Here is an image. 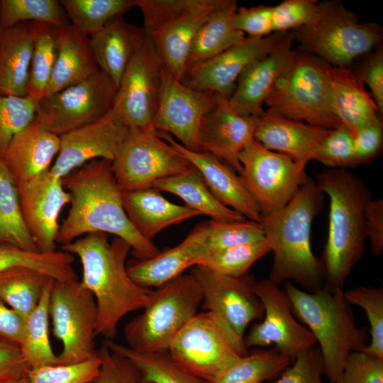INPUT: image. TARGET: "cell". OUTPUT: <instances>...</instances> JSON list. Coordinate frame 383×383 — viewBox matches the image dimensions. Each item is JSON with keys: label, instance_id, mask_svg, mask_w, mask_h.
<instances>
[{"label": "cell", "instance_id": "32", "mask_svg": "<svg viewBox=\"0 0 383 383\" xmlns=\"http://www.w3.org/2000/svg\"><path fill=\"white\" fill-rule=\"evenodd\" d=\"M32 51L29 22L0 29V94L28 96Z\"/></svg>", "mask_w": 383, "mask_h": 383}, {"label": "cell", "instance_id": "44", "mask_svg": "<svg viewBox=\"0 0 383 383\" xmlns=\"http://www.w3.org/2000/svg\"><path fill=\"white\" fill-rule=\"evenodd\" d=\"M270 252V245L265 238L211 253L199 265L222 274L238 277L248 273L252 265Z\"/></svg>", "mask_w": 383, "mask_h": 383}, {"label": "cell", "instance_id": "51", "mask_svg": "<svg viewBox=\"0 0 383 383\" xmlns=\"http://www.w3.org/2000/svg\"><path fill=\"white\" fill-rule=\"evenodd\" d=\"M98 352L100 370L88 383H141L138 371L127 358L110 350L104 342Z\"/></svg>", "mask_w": 383, "mask_h": 383}, {"label": "cell", "instance_id": "9", "mask_svg": "<svg viewBox=\"0 0 383 383\" xmlns=\"http://www.w3.org/2000/svg\"><path fill=\"white\" fill-rule=\"evenodd\" d=\"M167 352L182 368L208 382L248 354L224 322L209 311L197 313L177 335Z\"/></svg>", "mask_w": 383, "mask_h": 383}, {"label": "cell", "instance_id": "11", "mask_svg": "<svg viewBox=\"0 0 383 383\" xmlns=\"http://www.w3.org/2000/svg\"><path fill=\"white\" fill-rule=\"evenodd\" d=\"M238 159L243 168L240 176L262 216L283 208L309 178L306 164L269 150L255 140L239 153Z\"/></svg>", "mask_w": 383, "mask_h": 383}, {"label": "cell", "instance_id": "33", "mask_svg": "<svg viewBox=\"0 0 383 383\" xmlns=\"http://www.w3.org/2000/svg\"><path fill=\"white\" fill-rule=\"evenodd\" d=\"M153 187L172 193L181 198L185 206L199 215L222 222L240 221L245 217L236 211L221 204L209 190L200 172L192 167L174 176L157 180Z\"/></svg>", "mask_w": 383, "mask_h": 383}, {"label": "cell", "instance_id": "57", "mask_svg": "<svg viewBox=\"0 0 383 383\" xmlns=\"http://www.w3.org/2000/svg\"><path fill=\"white\" fill-rule=\"evenodd\" d=\"M364 63L359 75L371 91L381 113L383 112V50L380 45Z\"/></svg>", "mask_w": 383, "mask_h": 383}, {"label": "cell", "instance_id": "13", "mask_svg": "<svg viewBox=\"0 0 383 383\" xmlns=\"http://www.w3.org/2000/svg\"><path fill=\"white\" fill-rule=\"evenodd\" d=\"M117 87L99 70L86 80L36 101V117L60 136L90 123L113 109Z\"/></svg>", "mask_w": 383, "mask_h": 383}, {"label": "cell", "instance_id": "17", "mask_svg": "<svg viewBox=\"0 0 383 383\" xmlns=\"http://www.w3.org/2000/svg\"><path fill=\"white\" fill-rule=\"evenodd\" d=\"M217 94L190 88L164 68L159 102L152 128L172 134L189 150L201 152L200 131Z\"/></svg>", "mask_w": 383, "mask_h": 383}, {"label": "cell", "instance_id": "1", "mask_svg": "<svg viewBox=\"0 0 383 383\" xmlns=\"http://www.w3.org/2000/svg\"><path fill=\"white\" fill-rule=\"evenodd\" d=\"M62 181L70 196V208L60 226L57 244L62 245L87 234L103 232L126 240L138 260L148 259L160 252L130 221L111 161L91 160Z\"/></svg>", "mask_w": 383, "mask_h": 383}, {"label": "cell", "instance_id": "50", "mask_svg": "<svg viewBox=\"0 0 383 383\" xmlns=\"http://www.w3.org/2000/svg\"><path fill=\"white\" fill-rule=\"evenodd\" d=\"M319 2L316 0H284L272 6L273 32L287 33L311 22L316 16Z\"/></svg>", "mask_w": 383, "mask_h": 383}, {"label": "cell", "instance_id": "34", "mask_svg": "<svg viewBox=\"0 0 383 383\" xmlns=\"http://www.w3.org/2000/svg\"><path fill=\"white\" fill-rule=\"evenodd\" d=\"M237 9L236 1L224 0L210 15L196 35L185 72L240 43L245 38V35L235 28L232 23Z\"/></svg>", "mask_w": 383, "mask_h": 383}, {"label": "cell", "instance_id": "22", "mask_svg": "<svg viewBox=\"0 0 383 383\" xmlns=\"http://www.w3.org/2000/svg\"><path fill=\"white\" fill-rule=\"evenodd\" d=\"M256 123L257 117L238 114L228 99L217 95L214 106L201 124V151L223 161L240 175L243 168L238 155L254 140Z\"/></svg>", "mask_w": 383, "mask_h": 383}, {"label": "cell", "instance_id": "14", "mask_svg": "<svg viewBox=\"0 0 383 383\" xmlns=\"http://www.w3.org/2000/svg\"><path fill=\"white\" fill-rule=\"evenodd\" d=\"M189 274L200 288L204 309L218 316L245 345L247 327L264 316L262 303L254 289L255 277L250 273L225 275L201 265L194 266Z\"/></svg>", "mask_w": 383, "mask_h": 383}, {"label": "cell", "instance_id": "16", "mask_svg": "<svg viewBox=\"0 0 383 383\" xmlns=\"http://www.w3.org/2000/svg\"><path fill=\"white\" fill-rule=\"evenodd\" d=\"M254 289L262 303L264 316L245 335L246 348L273 344L279 353L293 361L299 353L315 347L314 336L294 316L283 289L267 279L256 281Z\"/></svg>", "mask_w": 383, "mask_h": 383}, {"label": "cell", "instance_id": "56", "mask_svg": "<svg viewBox=\"0 0 383 383\" xmlns=\"http://www.w3.org/2000/svg\"><path fill=\"white\" fill-rule=\"evenodd\" d=\"M29 369L20 347L0 340V383H17Z\"/></svg>", "mask_w": 383, "mask_h": 383}, {"label": "cell", "instance_id": "40", "mask_svg": "<svg viewBox=\"0 0 383 383\" xmlns=\"http://www.w3.org/2000/svg\"><path fill=\"white\" fill-rule=\"evenodd\" d=\"M72 255L61 250L51 252H31L0 244V272L23 267L40 272L58 281H77Z\"/></svg>", "mask_w": 383, "mask_h": 383}, {"label": "cell", "instance_id": "46", "mask_svg": "<svg viewBox=\"0 0 383 383\" xmlns=\"http://www.w3.org/2000/svg\"><path fill=\"white\" fill-rule=\"evenodd\" d=\"M206 245L209 254L265 239L260 223L250 220L232 222L211 220L206 223Z\"/></svg>", "mask_w": 383, "mask_h": 383}, {"label": "cell", "instance_id": "24", "mask_svg": "<svg viewBox=\"0 0 383 383\" xmlns=\"http://www.w3.org/2000/svg\"><path fill=\"white\" fill-rule=\"evenodd\" d=\"M157 132L200 172L209 190L221 204L250 221L260 222L262 216L260 208L235 170L209 152L189 150L169 134Z\"/></svg>", "mask_w": 383, "mask_h": 383}, {"label": "cell", "instance_id": "37", "mask_svg": "<svg viewBox=\"0 0 383 383\" xmlns=\"http://www.w3.org/2000/svg\"><path fill=\"white\" fill-rule=\"evenodd\" d=\"M0 244L39 252L26 226L18 188L0 156Z\"/></svg>", "mask_w": 383, "mask_h": 383}, {"label": "cell", "instance_id": "12", "mask_svg": "<svg viewBox=\"0 0 383 383\" xmlns=\"http://www.w3.org/2000/svg\"><path fill=\"white\" fill-rule=\"evenodd\" d=\"M111 167L118 187L126 192L153 187L157 180L182 173L192 165L157 131L131 128Z\"/></svg>", "mask_w": 383, "mask_h": 383}, {"label": "cell", "instance_id": "49", "mask_svg": "<svg viewBox=\"0 0 383 383\" xmlns=\"http://www.w3.org/2000/svg\"><path fill=\"white\" fill-rule=\"evenodd\" d=\"M314 160L328 168L346 169L357 165L353 135L344 125L331 130L317 150Z\"/></svg>", "mask_w": 383, "mask_h": 383}, {"label": "cell", "instance_id": "31", "mask_svg": "<svg viewBox=\"0 0 383 383\" xmlns=\"http://www.w3.org/2000/svg\"><path fill=\"white\" fill-rule=\"evenodd\" d=\"M57 41V55L46 96L80 83L100 70L89 37L72 25L58 28Z\"/></svg>", "mask_w": 383, "mask_h": 383}, {"label": "cell", "instance_id": "20", "mask_svg": "<svg viewBox=\"0 0 383 383\" xmlns=\"http://www.w3.org/2000/svg\"><path fill=\"white\" fill-rule=\"evenodd\" d=\"M17 188L26 226L38 251L57 250L58 218L70 203L62 179L48 171Z\"/></svg>", "mask_w": 383, "mask_h": 383}, {"label": "cell", "instance_id": "58", "mask_svg": "<svg viewBox=\"0 0 383 383\" xmlns=\"http://www.w3.org/2000/svg\"><path fill=\"white\" fill-rule=\"evenodd\" d=\"M365 229L372 252L380 256L383 251V199H371L365 210Z\"/></svg>", "mask_w": 383, "mask_h": 383}, {"label": "cell", "instance_id": "39", "mask_svg": "<svg viewBox=\"0 0 383 383\" xmlns=\"http://www.w3.org/2000/svg\"><path fill=\"white\" fill-rule=\"evenodd\" d=\"M52 280L45 288L37 306L25 317L20 348L30 368L60 364L49 338V301Z\"/></svg>", "mask_w": 383, "mask_h": 383}, {"label": "cell", "instance_id": "10", "mask_svg": "<svg viewBox=\"0 0 383 383\" xmlns=\"http://www.w3.org/2000/svg\"><path fill=\"white\" fill-rule=\"evenodd\" d=\"M49 314L53 335L62 344L57 355L60 364L80 362L97 356L96 303L80 281L52 280Z\"/></svg>", "mask_w": 383, "mask_h": 383}, {"label": "cell", "instance_id": "43", "mask_svg": "<svg viewBox=\"0 0 383 383\" xmlns=\"http://www.w3.org/2000/svg\"><path fill=\"white\" fill-rule=\"evenodd\" d=\"M24 22L45 23L58 28L71 25L60 1H0V29Z\"/></svg>", "mask_w": 383, "mask_h": 383}, {"label": "cell", "instance_id": "26", "mask_svg": "<svg viewBox=\"0 0 383 383\" xmlns=\"http://www.w3.org/2000/svg\"><path fill=\"white\" fill-rule=\"evenodd\" d=\"M330 131L265 111L257 117L254 140L269 150L307 165Z\"/></svg>", "mask_w": 383, "mask_h": 383}, {"label": "cell", "instance_id": "60", "mask_svg": "<svg viewBox=\"0 0 383 383\" xmlns=\"http://www.w3.org/2000/svg\"><path fill=\"white\" fill-rule=\"evenodd\" d=\"M26 377L19 382H18L17 383H26L27 382V379Z\"/></svg>", "mask_w": 383, "mask_h": 383}, {"label": "cell", "instance_id": "45", "mask_svg": "<svg viewBox=\"0 0 383 383\" xmlns=\"http://www.w3.org/2000/svg\"><path fill=\"white\" fill-rule=\"evenodd\" d=\"M349 304L362 308L370 323L371 340L365 351L368 355L383 358V289L359 286L344 292Z\"/></svg>", "mask_w": 383, "mask_h": 383}, {"label": "cell", "instance_id": "2", "mask_svg": "<svg viewBox=\"0 0 383 383\" xmlns=\"http://www.w3.org/2000/svg\"><path fill=\"white\" fill-rule=\"evenodd\" d=\"M61 250L78 257L82 267L81 284L89 289L97 306L96 335L113 340L120 321L128 313L142 309L152 292L136 284L126 265L131 251L123 239L94 232L61 245Z\"/></svg>", "mask_w": 383, "mask_h": 383}, {"label": "cell", "instance_id": "54", "mask_svg": "<svg viewBox=\"0 0 383 383\" xmlns=\"http://www.w3.org/2000/svg\"><path fill=\"white\" fill-rule=\"evenodd\" d=\"M232 23L235 28L250 38H263L274 33L270 6L238 7Z\"/></svg>", "mask_w": 383, "mask_h": 383}, {"label": "cell", "instance_id": "27", "mask_svg": "<svg viewBox=\"0 0 383 383\" xmlns=\"http://www.w3.org/2000/svg\"><path fill=\"white\" fill-rule=\"evenodd\" d=\"M60 143V136L45 128L36 116L13 138L1 157L17 187L50 170Z\"/></svg>", "mask_w": 383, "mask_h": 383}, {"label": "cell", "instance_id": "42", "mask_svg": "<svg viewBox=\"0 0 383 383\" xmlns=\"http://www.w3.org/2000/svg\"><path fill=\"white\" fill-rule=\"evenodd\" d=\"M71 25L89 37L135 6V0H61Z\"/></svg>", "mask_w": 383, "mask_h": 383}, {"label": "cell", "instance_id": "28", "mask_svg": "<svg viewBox=\"0 0 383 383\" xmlns=\"http://www.w3.org/2000/svg\"><path fill=\"white\" fill-rule=\"evenodd\" d=\"M146 33L143 28L127 22L123 15L111 19L89 36L96 63L117 88L132 57L142 46Z\"/></svg>", "mask_w": 383, "mask_h": 383}, {"label": "cell", "instance_id": "36", "mask_svg": "<svg viewBox=\"0 0 383 383\" xmlns=\"http://www.w3.org/2000/svg\"><path fill=\"white\" fill-rule=\"evenodd\" d=\"M33 51L28 96L35 101L44 98L57 55L58 28L45 23L29 22Z\"/></svg>", "mask_w": 383, "mask_h": 383}, {"label": "cell", "instance_id": "3", "mask_svg": "<svg viewBox=\"0 0 383 383\" xmlns=\"http://www.w3.org/2000/svg\"><path fill=\"white\" fill-rule=\"evenodd\" d=\"M323 202L324 194L309 177L283 208L261 216L259 223L274 253L272 282L293 281L308 292L323 288V270L311 250V231Z\"/></svg>", "mask_w": 383, "mask_h": 383}, {"label": "cell", "instance_id": "53", "mask_svg": "<svg viewBox=\"0 0 383 383\" xmlns=\"http://www.w3.org/2000/svg\"><path fill=\"white\" fill-rule=\"evenodd\" d=\"M340 383H383V358L364 352L351 353Z\"/></svg>", "mask_w": 383, "mask_h": 383}, {"label": "cell", "instance_id": "15", "mask_svg": "<svg viewBox=\"0 0 383 383\" xmlns=\"http://www.w3.org/2000/svg\"><path fill=\"white\" fill-rule=\"evenodd\" d=\"M164 68L151 39L146 34L142 46L123 74L112 109L130 128L152 129Z\"/></svg>", "mask_w": 383, "mask_h": 383}, {"label": "cell", "instance_id": "21", "mask_svg": "<svg viewBox=\"0 0 383 383\" xmlns=\"http://www.w3.org/2000/svg\"><path fill=\"white\" fill-rule=\"evenodd\" d=\"M292 32L286 33L272 50L250 65L240 76L228 99L231 108L243 116L257 117L277 81L289 69L295 57Z\"/></svg>", "mask_w": 383, "mask_h": 383}, {"label": "cell", "instance_id": "55", "mask_svg": "<svg viewBox=\"0 0 383 383\" xmlns=\"http://www.w3.org/2000/svg\"><path fill=\"white\" fill-rule=\"evenodd\" d=\"M353 138L357 165L372 162L380 154L382 148L383 126L379 117L360 129Z\"/></svg>", "mask_w": 383, "mask_h": 383}, {"label": "cell", "instance_id": "18", "mask_svg": "<svg viewBox=\"0 0 383 383\" xmlns=\"http://www.w3.org/2000/svg\"><path fill=\"white\" fill-rule=\"evenodd\" d=\"M130 130L111 109L101 118L60 135V150L50 172L62 179L91 160L113 162Z\"/></svg>", "mask_w": 383, "mask_h": 383}, {"label": "cell", "instance_id": "23", "mask_svg": "<svg viewBox=\"0 0 383 383\" xmlns=\"http://www.w3.org/2000/svg\"><path fill=\"white\" fill-rule=\"evenodd\" d=\"M224 0H196L182 13L149 33L165 68L177 80L185 72L194 40L202 25Z\"/></svg>", "mask_w": 383, "mask_h": 383}, {"label": "cell", "instance_id": "5", "mask_svg": "<svg viewBox=\"0 0 383 383\" xmlns=\"http://www.w3.org/2000/svg\"><path fill=\"white\" fill-rule=\"evenodd\" d=\"M283 289L294 316L319 345L323 374L329 383H340L350 354L365 352L368 338L365 329L356 326L343 289L323 285L316 292H308L286 282Z\"/></svg>", "mask_w": 383, "mask_h": 383}, {"label": "cell", "instance_id": "52", "mask_svg": "<svg viewBox=\"0 0 383 383\" xmlns=\"http://www.w3.org/2000/svg\"><path fill=\"white\" fill-rule=\"evenodd\" d=\"M294 364L286 368L273 383H323V365L319 348H311L299 353Z\"/></svg>", "mask_w": 383, "mask_h": 383}, {"label": "cell", "instance_id": "41", "mask_svg": "<svg viewBox=\"0 0 383 383\" xmlns=\"http://www.w3.org/2000/svg\"><path fill=\"white\" fill-rule=\"evenodd\" d=\"M292 360L274 348L255 349L241 356L218 377L209 383H262L277 377Z\"/></svg>", "mask_w": 383, "mask_h": 383}, {"label": "cell", "instance_id": "19", "mask_svg": "<svg viewBox=\"0 0 383 383\" xmlns=\"http://www.w3.org/2000/svg\"><path fill=\"white\" fill-rule=\"evenodd\" d=\"M285 33L245 37L240 43L187 70L180 82L196 90L229 99L242 73L270 53Z\"/></svg>", "mask_w": 383, "mask_h": 383}, {"label": "cell", "instance_id": "8", "mask_svg": "<svg viewBox=\"0 0 383 383\" xmlns=\"http://www.w3.org/2000/svg\"><path fill=\"white\" fill-rule=\"evenodd\" d=\"M267 111L328 130L340 125L331 96L325 62L301 51L267 97Z\"/></svg>", "mask_w": 383, "mask_h": 383}, {"label": "cell", "instance_id": "59", "mask_svg": "<svg viewBox=\"0 0 383 383\" xmlns=\"http://www.w3.org/2000/svg\"><path fill=\"white\" fill-rule=\"evenodd\" d=\"M25 317L10 308L0 299V340L20 347Z\"/></svg>", "mask_w": 383, "mask_h": 383}, {"label": "cell", "instance_id": "48", "mask_svg": "<svg viewBox=\"0 0 383 383\" xmlns=\"http://www.w3.org/2000/svg\"><path fill=\"white\" fill-rule=\"evenodd\" d=\"M101 360L97 356L80 362L30 368L26 383H88L99 373Z\"/></svg>", "mask_w": 383, "mask_h": 383}, {"label": "cell", "instance_id": "47", "mask_svg": "<svg viewBox=\"0 0 383 383\" xmlns=\"http://www.w3.org/2000/svg\"><path fill=\"white\" fill-rule=\"evenodd\" d=\"M36 116V101L28 96L0 94V156L13 138L26 128Z\"/></svg>", "mask_w": 383, "mask_h": 383}, {"label": "cell", "instance_id": "6", "mask_svg": "<svg viewBox=\"0 0 383 383\" xmlns=\"http://www.w3.org/2000/svg\"><path fill=\"white\" fill-rule=\"evenodd\" d=\"M200 288L181 274L151 292L143 311L124 328L128 347L140 352H167L177 335L198 313Z\"/></svg>", "mask_w": 383, "mask_h": 383}, {"label": "cell", "instance_id": "29", "mask_svg": "<svg viewBox=\"0 0 383 383\" xmlns=\"http://www.w3.org/2000/svg\"><path fill=\"white\" fill-rule=\"evenodd\" d=\"M333 107L341 123L354 135L379 117V109L359 74L325 62Z\"/></svg>", "mask_w": 383, "mask_h": 383}, {"label": "cell", "instance_id": "35", "mask_svg": "<svg viewBox=\"0 0 383 383\" xmlns=\"http://www.w3.org/2000/svg\"><path fill=\"white\" fill-rule=\"evenodd\" d=\"M112 351L125 357L139 372L141 383H209L182 368L167 352H140L105 340Z\"/></svg>", "mask_w": 383, "mask_h": 383}, {"label": "cell", "instance_id": "4", "mask_svg": "<svg viewBox=\"0 0 383 383\" xmlns=\"http://www.w3.org/2000/svg\"><path fill=\"white\" fill-rule=\"evenodd\" d=\"M316 183L330 201L328 238L319 257L324 286L343 289L364 254L365 210L371 192L363 180L346 169L327 168L317 175Z\"/></svg>", "mask_w": 383, "mask_h": 383}, {"label": "cell", "instance_id": "7", "mask_svg": "<svg viewBox=\"0 0 383 383\" xmlns=\"http://www.w3.org/2000/svg\"><path fill=\"white\" fill-rule=\"evenodd\" d=\"M302 51L334 67H347L379 45L382 30L374 23H360L341 2H319L315 18L292 32Z\"/></svg>", "mask_w": 383, "mask_h": 383}, {"label": "cell", "instance_id": "30", "mask_svg": "<svg viewBox=\"0 0 383 383\" xmlns=\"http://www.w3.org/2000/svg\"><path fill=\"white\" fill-rule=\"evenodd\" d=\"M122 197L132 225L150 241L165 228L199 215L187 206L170 202L154 187L122 192Z\"/></svg>", "mask_w": 383, "mask_h": 383}, {"label": "cell", "instance_id": "25", "mask_svg": "<svg viewBox=\"0 0 383 383\" xmlns=\"http://www.w3.org/2000/svg\"><path fill=\"white\" fill-rule=\"evenodd\" d=\"M206 223L196 226L174 248L152 257L136 260L127 265L130 277L143 287H158L183 274L190 267L199 265L209 255L206 245Z\"/></svg>", "mask_w": 383, "mask_h": 383}, {"label": "cell", "instance_id": "38", "mask_svg": "<svg viewBox=\"0 0 383 383\" xmlns=\"http://www.w3.org/2000/svg\"><path fill=\"white\" fill-rule=\"evenodd\" d=\"M53 279L33 269L16 267L0 272V299L26 317L38 304L45 288Z\"/></svg>", "mask_w": 383, "mask_h": 383}]
</instances>
